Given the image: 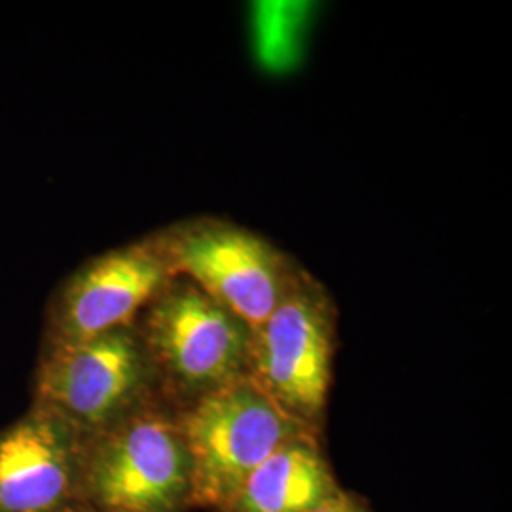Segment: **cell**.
<instances>
[{"label":"cell","mask_w":512,"mask_h":512,"mask_svg":"<svg viewBox=\"0 0 512 512\" xmlns=\"http://www.w3.org/2000/svg\"><path fill=\"white\" fill-rule=\"evenodd\" d=\"M80 505L93 512L192 507V463L175 406L156 395L84 440Z\"/></svg>","instance_id":"6da1fadb"},{"label":"cell","mask_w":512,"mask_h":512,"mask_svg":"<svg viewBox=\"0 0 512 512\" xmlns=\"http://www.w3.org/2000/svg\"><path fill=\"white\" fill-rule=\"evenodd\" d=\"M135 327L171 406L247 376L251 330L184 277L165 285Z\"/></svg>","instance_id":"7a4b0ae2"},{"label":"cell","mask_w":512,"mask_h":512,"mask_svg":"<svg viewBox=\"0 0 512 512\" xmlns=\"http://www.w3.org/2000/svg\"><path fill=\"white\" fill-rule=\"evenodd\" d=\"M177 412L192 463V507L222 511L264 459L310 431L249 376L220 385Z\"/></svg>","instance_id":"3957f363"},{"label":"cell","mask_w":512,"mask_h":512,"mask_svg":"<svg viewBox=\"0 0 512 512\" xmlns=\"http://www.w3.org/2000/svg\"><path fill=\"white\" fill-rule=\"evenodd\" d=\"M156 395L160 391L147 349L133 325L76 344L42 348L31 406L86 440Z\"/></svg>","instance_id":"277c9868"},{"label":"cell","mask_w":512,"mask_h":512,"mask_svg":"<svg viewBox=\"0 0 512 512\" xmlns=\"http://www.w3.org/2000/svg\"><path fill=\"white\" fill-rule=\"evenodd\" d=\"M175 277H184L247 329H258L296 283L291 266L255 234L196 220L156 234Z\"/></svg>","instance_id":"5b68a950"},{"label":"cell","mask_w":512,"mask_h":512,"mask_svg":"<svg viewBox=\"0 0 512 512\" xmlns=\"http://www.w3.org/2000/svg\"><path fill=\"white\" fill-rule=\"evenodd\" d=\"M332 319L325 296L304 279L251 332L247 376L293 420L311 427L325 410Z\"/></svg>","instance_id":"8992f818"},{"label":"cell","mask_w":512,"mask_h":512,"mask_svg":"<svg viewBox=\"0 0 512 512\" xmlns=\"http://www.w3.org/2000/svg\"><path fill=\"white\" fill-rule=\"evenodd\" d=\"M175 275L156 234L84 262L55 291L42 348L133 327Z\"/></svg>","instance_id":"52a82bcc"},{"label":"cell","mask_w":512,"mask_h":512,"mask_svg":"<svg viewBox=\"0 0 512 512\" xmlns=\"http://www.w3.org/2000/svg\"><path fill=\"white\" fill-rule=\"evenodd\" d=\"M80 439L52 414L29 406L0 429V512H71L80 505Z\"/></svg>","instance_id":"ba28073f"},{"label":"cell","mask_w":512,"mask_h":512,"mask_svg":"<svg viewBox=\"0 0 512 512\" xmlns=\"http://www.w3.org/2000/svg\"><path fill=\"white\" fill-rule=\"evenodd\" d=\"M340 488L310 431L294 437L264 459L224 512H310Z\"/></svg>","instance_id":"9c48e42d"},{"label":"cell","mask_w":512,"mask_h":512,"mask_svg":"<svg viewBox=\"0 0 512 512\" xmlns=\"http://www.w3.org/2000/svg\"><path fill=\"white\" fill-rule=\"evenodd\" d=\"M310 512H370L363 507L355 497L344 494L342 490L338 494L332 495L327 501H323L321 505H317Z\"/></svg>","instance_id":"30bf717a"},{"label":"cell","mask_w":512,"mask_h":512,"mask_svg":"<svg viewBox=\"0 0 512 512\" xmlns=\"http://www.w3.org/2000/svg\"><path fill=\"white\" fill-rule=\"evenodd\" d=\"M71 512H93L92 509H88V507H82V505H78V507H74Z\"/></svg>","instance_id":"8fae6325"}]
</instances>
